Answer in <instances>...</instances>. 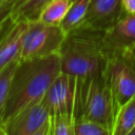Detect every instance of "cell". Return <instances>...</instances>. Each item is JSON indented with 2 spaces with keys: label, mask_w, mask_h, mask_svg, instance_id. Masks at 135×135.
<instances>
[{
  "label": "cell",
  "mask_w": 135,
  "mask_h": 135,
  "mask_svg": "<svg viewBox=\"0 0 135 135\" xmlns=\"http://www.w3.org/2000/svg\"><path fill=\"white\" fill-rule=\"evenodd\" d=\"M102 42L110 56L120 52H135V15L124 14L115 24L103 31Z\"/></svg>",
  "instance_id": "obj_8"
},
{
  "label": "cell",
  "mask_w": 135,
  "mask_h": 135,
  "mask_svg": "<svg viewBox=\"0 0 135 135\" xmlns=\"http://www.w3.org/2000/svg\"><path fill=\"white\" fill-rule=\"evenodd\" d=\"M122 8L124 14L135 15V0H122Z\"/></svg>",
  "instance_id": "obj_19"
},
{
  "label": "cell",
  "mask_w": 135,
  "mask_h": 135,
  "mask_svg": "<svg viewBox=\"0 0 135 135\" xmlns=\"http://www.w3.org/2000/svg\"><path fill=\"white\" fill-rule=\"evenodd\" d=\"M0 135H8L6 129H5L4 126H2V124H0Z\"/></svg>",
  "instance_id": "obj_22"
},
{
  "label": "cell",
  "mask_w": 135,
  "mask_h": 135,
  "mask_svg": "<svg viewBox=\"0 0 135 135\" xmlns=\"http://www.w3.org/2000/svg\"><path fill=\"white\" fill-rule=\"evenodd\" d=\"M124 15L122 0H90L85 26L105 31Z\"/></svg>",
  "instance_id": "obj_9"
},
{
  "label": "cell",
  "mask_w": 135,
  "mask_h": 135,
  "mask_svg": "<svg viewBox=\"0 0 135 135\" xmlns=\"http://www.w3.org/2000/svg\"><path fill=\"white\" fill-rule=\"evenodd\" d=\"M72 2V0H51L41 11L38 20L45 24L60 25Z\"/></svg>",
  "instance_id": "obj_14"
},
{
  "label": "cell",
  "mask_w": 135,
  "mask_h": 135,
  "mask_svg": "<svg viewBox=\"0 0 135 135\" xmlns=\"http://www.w3.org/2000/svg\"><path fill=\"white\" fill-rule=\"evenodd\" d=\"M12 23H13V21L11 20V21H9V22H8V23H7V24H6V25H5L3 28H2V30H0V39H1V37L4 35V33L6 32V30H7V28L11 26V24H12Z\"/></svg>",
  "instance_id": "obj_21"
},
{
  "label": "cell",
  "mask_w": 135,
  "mask_h": 135,
  "mask_svg": "<svg viewBox=\"0 0 135 135\" xmlns=\"http://www.w3.org/2000/svg\"><path fill=\"white\" fill-rule=\"evenodd\" d=\"M27 22L12 23L0 39V71L19 60Z\"/></svg>",
  "instance_id": "obj_10"
},
{
  "label": "cell",
  "mask_w": 135,
  "mask_h": 135,
  "mask_svg": "<svg viewBox=\"0 0 135 135\" xmlns=\"http://www.w3.org/2000/svg\"><path fill=\"white\" fill-rule=\"evenodd\" d=\"M18 62L19 60H16L9 63L8 65H6L2 71H0V124L2 123V118L4 115L5 107L9 95L12 79Z\"/></svg>",
  "instance_id": "obj_15"
},
{
  "label": "cell",
  "mask_w": 135,
  "mask_h": 135,
  "mask_svg": "<svg viewBox=\"0 0 135 135\" xmlns=\"http://www.w3.org/2000/svg\"><path fill=\"white\" fill-rule=\"evenodd\" d=\"M116 107L111 89L103 75L78 79L74 118H85L112 129Z\"/></svg>",
  "instance_id": "obj_3"
},
{
  "label": "cell",
  "mask_w": 135,
  "mask_h": 135,
  "mask_svg": "<svg viewBox=\"0 0 135 135\" xmlns=\"http://www.w3.org/2000/svg\"><path fill=\"white\" fill-rule=\"evenodd\" d=\"M89 5L90 0H74L72 2L64 19L60 24V27L65 34H69L84 24Z\"/></svg>",
  "instance_id": "obj_13"
},
{
  "label": "cell",
  "mask_w": 135,
  "mask_h": 135,
  "mask_svg": "<svg viewBox=\"0 0 135 135\" xmlns=\"http://www.w3.org/2000/svg\"><path fill=\"white\" fill-rule=\"evenodd\" d=\"M51 117L49 110L41 100L20 111L2 126L8 135H34Z\"/></svg>",
  "instance_id": "obj_7"
},
{
  "label": "cell",
  "mask_w": 135,
  "mask_h": 135,
  "mask_svg": "<svg viewBox=\"0 0 135 135\" xmlns=\"http://www.w3.org/2000/svg\"><path fill=\"white\" fill-rule=\"evenodd\" d=\"M72 1H74V0H72Z\"/></svg>",
  "instance_id": "obj_25"
},
{
  "label": "cell",
  "mask_w": 135,
  "mask_h": 135,
  "mask_svg": "<svg viewBox=\"0 0 135 135\" xmlns=\"http://www.w3.org/2000/svg\"><path fill=\"white\" fill-rule=\"evenodd\" d=\"M134 128H135V95L116 110L111 129V135H127Z\"/></svg>",
  "instance_id": "obj_12"
},
{
  "label": "cell",
  "mask_w": 135,
  "mask_h": 135,
  "mask_svg": "<svg viewBox=\"0 0 135 135\" xmlns=\"http://www.w3.org/2000/svg\"><path fill=\"white\" fill-rule=\"evenodd\" d=\"M65 36L60 25L45 24L39 20L27 22L19 60H33L58 54Z\"/></svg>",
  "instance_id": "obj_4"
},
{
  "label": "cell",
  "mask_w": 135,
  "mask_h": 135,
  "mask_svg": "<svg viewBox=\"0 0 135 135\" xmlns=\"http://www.w3.org/2000/svg\"><path fill=\"white\" fill-rule=\"evenodd\" d=\"M7 1H9V0H0V5L3 4V3H5V2H7Z\"/></svg>",
  "instance_id": "obj_24"
},
{
  "label": "cell",
  "mask_w": 135,
  "mask_h": 135,
  "mask_svg": "<svg viewBox=\"0 0 135 135\" xmlns=\"http://www.w3.org/2000/svg\"><path fill=\"white\" fill-rule=\"evenodd\" d=\"M52 127L53 124H52V117H51V119L47 122H45L34 135H52Z\"/></svg>",
  "instance_id": "obj_20"
},
{
  "label": "cell",
  "mask_w": 135,
  "mask_h": 135,
  "mask_svg": "<svg viewBox=\"0 0 135 135\" xmlns=\"http://www.w3.org/2000/svg\"><path fill=\"white\" fill-rule=\"evenodd\" d=\"M103 76L111 89L117 110L135 95V52L112 54L107 62Z\"/></svg>",
  "instance_id": "obj_5"
},
{
  "label": "cell",
  "mask_w": 135,
  "mask_h": 135,
  "mask_svg": "<svg viewBox=\"0 0 135 135\" xmlns=\"http://www.w3.org/2000/svg\"><path fill=\"white\" fill-rule=\"evenodd\" d=\"M51 0H16L12 13L11 20L16 22H30L38 20L41 11Z\"/></svg>",
  "instance_id": "obj_11"
},
{
  "label": "cell",
  "mask_w": 135,
  "mask_h": 135,
  "mask_svg": "<svg viewBox=\"0 0 135 135\" xmlns=\"http://www.w3.org/2000/svg\"><path fill=\"white\" fill-rule=\"evenodd\" d=\"M52 135H75L74 118L65 115L52 116Z\"/></svg>",
  "instance_id": "obj_17"
},
{
  "label": "cell",
  "mask_w": 135,
  "mask_h": 135,
  "mask_svg": "<svg viewBox=\"0 0 135 135\" xmlns=\"http://www.w3.org/2000/svg\"><path fill=\"white\" fill-rule=\"evenodd\" d=\"M75 135H111V129L85 118H74Z\"/></svg>",
  "instance_id": "obj_16"
},
{
  "label": "cell",
  "mask_w": 135,
  "mask_h": 135,
  "mask_svg": "<svg viewBox=\"0 0 135 135\" xmlns=\"http://www.w3.org/2000/svg\"><path fill=\"white\" fill-rule=\"evenodd\" d=\"M103 31L85 25L66 34L59 51L60 69L78 79L103 75L110 58L102 42Z\"/></svg>",
  "instance_id": "obj_2"
},
{
  "label": "cell",
  "mask_w": 135,
  "mask_h": 135,
  "mask_svg": "<svg viewBox=\"0 0 135 135\" xmlns=\"http://www.w3.org/2000/svg\"><path fill=\"white\" fill-rule=\"evenodd\" d=\"M78 78L60 72L45 92L42 102L51 116L65 115L74 118L77 100Z\"/></svg>",
  "instance_id": "obj_6"
},
{
  "label": "cell",
  "mask_w": 135,
  "mask_h": 135,
  "mask_svg": "<svg viewBox=\"0 0 135 135\" xmlns=\"http://www.w3.org/2000/svg\"><path fill=\"white\" fill-rule=\"evenodd\" d=\"M127 135H135V128H134L133 130H131V131H130V132H129Z\"/></svg>",
  "instance_id": "obj_23"
},
{
  "label": "cell",
  "mask_w": 135,
  "mask_h": 135,
  "mask_svg": "<svg viewBox=\"0 0 135 135\" xmlns=\"http://www.w3.org/2000/svg\"><path fill=\"white\" fill-rule=\"evenodd\" d=\"M16 0H9L0 5V30L11 21V13Z\"/></svg>",
  "instance_id": "obj_18"
},
{
  "label": "cell",
  "mask_w": 135,
  "mask_h": 135,
  "mask_svg": "<svg viewBox=\"0 0 135 135\" xmlns=\"http://www.w3.org/2000/svg\"><path fill=\"white\" fill-rule=\"evenodd\" d=\"M61 72L59 54L18 62L9 89L2 123L17 113L41 101L49 86Z\"/></svg>",
  "instance_id": "obj_1"
}]
</instances>
